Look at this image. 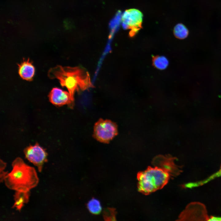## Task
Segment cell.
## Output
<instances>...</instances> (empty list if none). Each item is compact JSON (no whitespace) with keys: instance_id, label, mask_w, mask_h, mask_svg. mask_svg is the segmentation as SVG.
<instances>
[{"instance_id":"cell-15","label":"cell","mask_w":221,"mask_h":221,"mask_svg":"<svg viewBox=\"0 0 221 221\" xmlns=\"http://www.w3.org/2000/svg\"><path fill=\"white\" fill-rule=\"evenodd\" d=\"M220 176H221V165L220 169L218 172L212 175L206 179L200 181L189 183H188V186L189 188H192L201 186L216 178Z\"/></svg>"},{"instance_id":"cell-12","label":"cell","mask_w":221,"mask_h":221,"mask_svg":"<svg viewBox=\"0 0 221 221\" xmlns=\"http://www.w3.org/2000/svg\"><path fill=\"white\" fill-rule=\"evenodd\" d=\"M173 33L175 36L179 39H184L188 36V30L187 28L183 24L179 23L175 27Z\"/></svg>"},{"instance_id":"cell-13","label":"cell","mask_w":221,"mask_h":221,"mask_svg":"<svg viewBox=\"0 0 221 221\" xmlns=\"http://www.w3.org/2000/svg\"><path fill=\"white\" fill-rule=\"evenodd\" d=\"M87 206L89 211L91 213L95 215L99 214L102 210L100 202L95 198H92L89 200Z\"/></svg>"},{"instance_id":"cell-16","label":"cell","mask_w":221,"mask_h":221,"mask_svg":"<svg viewBox=\"0 0 221 221\" xmlns=\"http://www.w3.org/2000/svg\"><path fill=\"white\" fill-rule=\"evenodd\" d=\"M103 216L106 220L114 221L115 220L116 212L113 208H107L103 211Z\"/></svg>"},{"instance_id":"cell-4","label":"cell","mask_w":221,"mask_h":221,"mask_svg":"<svg viewBox=\"0 0 221 221\" xmlns=\"http://www.w3.org/2000/svg\"><path fill=\"white\" fill-rule=\"evenodd\" d=\"M118 134L117 125L110 120L100 119L94 126L93 137L101 142L108 143Z\"/></svg>"},{"instance_id":"cell-17","label":"cell","mask_w":221,"mask_h":221,"mask_svg":"<svg viewBox=\"0 0 221 221\" xmlns=\"http://www.w3.org/2000/svg\"><path fill=\"white\" fill-rule=\"evenodd\" d=\"M208 221H221V217L211 216Z\"/></svg>"},{"instance_id":"cell-11","label":"cell","mask_w":221,"mask_h":221,"mask_svg":"<svg viewBox=\"0 0 221 221\" xmlns=\"http://www.w3.org/2000/svg\"><path fill=\"white\" fill-rule=\"evenodd\" d=\"M29 192L16 191L14 195V203L12 207L20 211L24 204L29 201Z\"/></svg>"},{"instance_id":"cell-8","label":"cell","mask_w":221,"mask_h":221,"mask_svg":"<svg viewBox=\"0 0 221 221\" xmlns=\"http://www.w3.org/2000/svg\"><path fill=\"white\" fill-rule=\"evenodd\" d=\"M175 158L169 155H159L153 159L152 164L154 166L160 167L169 173L171 176H176L182 172L181 167L175 164Z\"/></svg>"},{"instance_id":"cell-10","label":"cell","mask_w":221,"mask_h":221,"mask_svg":"<svg viewBox=\"0 0 221 221\" xmlns=\"http://www.w3.org/2000/svg\"><path fill=\"white\" fill-rule=\"evenodd\" d=\"M18 73L21 78L30 81L33 79L35 73V68L29 59L25 60L18 64Z\"/></svg>"},{"instance_id":"cell-7","label":"cell","mask_w":221,"mask_h":221,"mask_svg":"<svg viewBox=\"0 0 221 221\" xmlns=\"http://www.w3.org/2000/svg\"><path fill=\"white\" fill-rule=\"evenodd\" d=\"M24 152L25 158L41 172L44 164L47 161L48 154L45 150L36 143L34 145H30L26 148Z\"/></svg>"},{"instance_id":"cell-6","label":"cell","mask_w":221,"mask_h":221,"mask_svg":"<svg viewBox=\"0 0 221 221\" xmlns=\"http://www.w3.org/2000/svg\"><path fill=\"white\" fill-rule=\"evenodd\" d=\"M209 218L204 205L199 202H192L187 206L177 220H208Z\"/></svg>"},{"instance_id":"cell-14","label":"cell","mask_w":221,"mask_h":221,"mask_svg":"<svg viewBox=\"0 0 221 221\" xmlns=\"http://www.w3.org/2000/svg\"><path fill=\"white\" fill-rule=\"evenodd\" d=\"M153 63L157 68L162 70L167 67L169 62L167 59L164 56H157L153 57Z\"/></svg>"},{"instance_id":"cell-2","label":"cell","mask_w":221,"mask_h":221,"mask_svg":"<svg viewBox=\"0 0 221 221\" xmlns=\"http://www.w3.org/2000/svg\"><path fill=\"white\" fill-rule=\"evenodd\" d=\"M12 169L4 181L6 186L15 191L29 192L35 187L39 179L35 169L25 164L21 158H16L12 164Z\"/></svg>"},{"instance_id":"cell-9","label":"cell","mask_w":221,"mask_h":221,"mask_svg":"<svg viewBox=\"0 0 221 221\" xmlns=\"http://www.w3.org/2000/svg\"><path fill=\"white\" fill-rule=\"evenodd\" d=\"M48 96L50 102L55 106L59 107L67 104L72 107L73 105L69 93L58 88H53Z\"/></svg>"},{"instance_id":"cell-1","label":"cell","mask_w":221,"mask_h":221,"mask_svg":"<svg viewBox=\"0 0 221 221\" xmlns=\"http://www.w3.org/2000/svg\"><path fill=\"white\" fill-rule=\"evenodd\" d=\"M48 75L50 79H58L61 86L67 89L73 102L75 92L94 87L88 72L80 67L57 65L50 68Z\"/></svg>"},{"instance_id":"cell-5","label":"cell","mask_w":221,"mask_h":221,"mask_svg":"<svg viewBox=\"0 0 221 221\" xmlns=\"http://www.w3.org/2000/svg\"><path fill=\"white\" fill-rule=\"evenodd\" d=\"M143 14L139 10L132 9L126 10L122 17V25L125 29H131L130 35L134 36L142 28Z\"/></svg>"},{"instance_id":"cell-3","label":"cell","mask_w":221,"mask_h":221,"mask_svg":"<svg viewBox=\"0 0 221 221\" xmlns=\"http://www.w3.org/2000/svg\"><path fill=\"white\" fill-rule=\"evenodd\" d=\"M169 173L157 166H149L137 175L138 191L148 195L163 188L168 183L170 176Z\"/></svg>"}]
</instances>
